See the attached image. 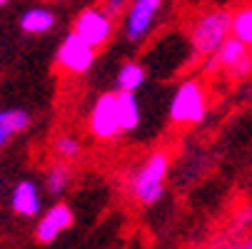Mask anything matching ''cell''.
I'll return each instance as SVG.
<instances>
[{"label": "cell", "instance_id": "cell-14", "mask_svg": "<svg viewBox=\"0 0 252 249\" xmlns=\"http://www.w3.org/2000/svg\"><path fill=\"white\" fill-rule=\"evenodd\" d=\"M73 182V169H70V162H63V160H55L48 169H45V192L50 197H63Z\"/></svg>", "mask_w": 252, "mask_h": 249}, {"label": "cell", "instance_id": "cell-15", "mask_svg": "<svg viewBox=\"0 0 252 249\" xmlns=\"http://www.w3.org/2000/svg\"><path fill=\"white\" fill-rule=\"evenodd\" d=\"M118 92V110H120V125L123 132H135L142 122V108H140V100L135 97V92Z\"/></svg>", "mask_w": 252, "mask_h": 249}, {"label": "cell", "instance_id": "cell-2", "mask_svg": "<svg viewBox=\"0 0 252 249\" xmlns=\"http://www.w3.org/2000/svg\"><path fill=\"white\" fill-rule=\"evenodd\" d=\"M230 35H232V13L225 8H207L192 18L188 40L197 57H210L222 48V43Z\"/></svg>", "mask_w": 252, "mask_h": 249}, {"label": "cell", "instance_id": "cell-18", "mask_svg": "<svg viewBox=\"0 0 252 249\" xmlns=\"http://www.w3.org/2000/svg\"><path fill=\"white\" fill-rule=\"evenodd\" d=\"M127 3H130V0H100V5H105V8L110 10V13H113L115 18H120V15L125 13Z\"/></svg>", "mask_w": 252, "mask_h": 249}, {"label": "cell", "instance_id": "cell-7", "mask_svg": "<svg viewBox=\"0 0 252 249\" xmlns=\"http://www.w3.org/2000/svg\"><path fill=\"white\" fill-rule=\"evenodd\" d=\"M88 130L100 142H113L123 132L120 125V110H118V92H102L88 112Z\"/></svg>", "mask_w": 252, "mask_h": 249}, {"label": "cell", "instance_id": "cell-10", "mask_svg": "<svg viewBox=\"0 0 252 249\" xmlns=\"http://www.w3.org/2000/svg\"><path fill=\"white\" fill-rule=\"evenodd\" d=\"M10 207L18 217H40L43 194L32 180H20L10 192Z\"/></svg>", "mask_w": 252, "mask_h": 249}, {"label": "cell", "instance_id": "cell-8", "mask_svg": "<svg viewBox=\"0 0 252 249\" xmlns=\"http://www.w3.org/2000/svg\"><path fill=\"white\" fill-rule=\"evenodd\" d=\"M95 57H97V48H93L90 43H85L80 35H75L70 30L63 43L58 45V53H55V65L63 70L65 75L70 78H80L85 73H90L93 65H95Z\"/></svg>", "mask_w": 252, "mask_h": 249}, {"label": "cell", "instance_id": "cell-9", "mask_svg": "<svg viewBox=\"0 0 252 249\" xmlns=\"http://www.w3.org/2000/svg\"><path fill=\"white\" fill-rule=\"evenodd\" d=\"M75 222V215L73 209H70L65 202H55L53 207H48L38 224H35V239H38L40 244H53L65 229H70Z\"/></svg>", "mask_w": 252, "mask_h": 249}, {"label": "cell", "instance_id": "cell-6", "mask_svg": "<svg viewBox=\"0 0 252 249\" xmlns=\"http://www.w3.org/2000/svg\"><path fill=\"white\" fill-rule=\"evenodd\" d=\"M202 70L205 73H227L230 78H247L252 73V48L230 35L218 53L202 60Z\"/></svg>", "mask_w": 252, "mask_h": 249}, {"label": "cell", "instance_id": "cell-16", "mask_svg": "<svg viewBox=\"0 0 252 249\" xmlns=\"http://www.w3.org/2000/svg\"><path fill=\"white\" fill-rule=\"evenodd\" d=\"M53 152H55V160L75 162L83 155V139L78 135H73V132H60L53 139Z\"/></svg>", "mask_w": 252, "mask_h": 249}, {"label": "cell", "instance_id": "cell-1", "mask_svg": "<svg viewBox=\"0 0 252 249\" xmlns=\"http://www.w3.org/2000/svg\"><path fill=\"white\" fill-rule=\"evenodd\" d=\"M167 174H170V155L165 150H153L150 155L142 157V162L130 174L127 180L130 197L142 207L158 204L165 194Z\"/></svg>", "mask_w": 252, "mask_h": 249}, {"label": "cell", "instance_id": "cell-12", "mask_svg": "<svg viewBox=\"0 0 252 249\" xmlns=\"http://www.w3.org/2000/svg\"><path fill=\"white\" fill-rule=\"evenodd\" d=\"M18 25L28 35H48L58 25V15L48 5H30L20 13Z\"/></svg>", "mask_w": 252, "mask_h": 249}, {"label": "cell", "instance_id": "cell-20", "mask_svg": "<svg viewBox=\"0 0 252 249\" xmlns=\"http://www.w3.org/2000/svg\"><path fill=\"white\" fill-rule=\"evenodd\" d=\"M10 3V0H0V8H3V5H8Z\"/></svg>", "mask_w": 252, "mask_h": 249}, {"label": "cell", "instance_id": "cell-3", "mask_svg": "<svg viewBox=\"0 0 252 249\" xmlns=\"http://www.w3.org/2000/svg\"><path fill=\"white\" fill-rule=\"evenodd\" d=\"M210 110V95L202 80L188 78L183 80L167 105V117L172 125H200Z\"/></svg>", "mask_w": 252, "mask_h": 249}, {"label": "cell", "instance_id": "cell-19", "mask_svg": "<svg viewBox=\"0 0 252 249\" xmlns=\"http://www.w3.org/2000/svg\"><path fill=\"white\" fill-rule=\"evenodd\" d=\"M237 249H252V237H250V239H245V242H242Z\"/></svg>", "mask_w": 252, "mask_h": 249}, {"label": "cell", "instance_id": "cell-4", "mask_svg": "<svg viewBox=\"0 0 252 249\" xmlns=\"http://www.w3.org/2000/svg\"><path fill=\"white\" fill-rule=\"evenodd\" d=\"M165 8V0H130L123 18V35L132 45H140L150 38V32L158 28L160 13Z\"/></svg>", "mask_w": 252, "mask_h": 249}, {"label": "cell", "instance_id": "cell-13", "mask_svg": "<svg viewBox=\"0 0 252 249\" xmlns=\"http://www.w3.org/2000/svg\"><path fill=\"white\" fill-rule=\"evenodd\" d=\"M145 83H148V70L137 60L123 62L115 73V90H123V92H137Z\"/></svg>", "mask_w": 252, "mask_h": 249}, {"label": "cell", "instance_id": "cell-5", "mask_svg": "<svg viewBox=\"0 0 252 249\" xmlns=\"http://www.w3.org/2000/svg\"><path fill=\"white\" fill-rule=\"evenodd\" d=\"M115 30H118V18L105 5H88L73 20V32L97 50L113 40Z\"/></svg>", "mask_w": 252, "mask_h": 249}, {"label": "cell", "instance_id": "cell-11", "mask_svg": "<svg viewBox=\"0 0 252 249\" xmlns=\"http://www.w3.org/2000/svg\"><path fill=\"white\" fill-rule=\"evenodd\" d=\"M32 125V117L28 110L23 108H0V150H3L5 145H10V142L28 132V127Z\"/></svg>", "mask_w": 252, "mask_h": 249}, {"label": "cell", "instance_id": "cell-17", "mask_svg": "<svg viewBox=\"0 0 252 249\" xmlns=\"http://www.w3.org/2000/svg\"><path fill=\"white\" fill-rule=\"evenodd\" d=\"M232 35L252 48V3H245L232 13Z\"/></svg>", "mask_w": 252, "mask_h": 249}]
</instances>
